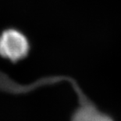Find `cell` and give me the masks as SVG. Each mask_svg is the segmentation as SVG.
<instances>
[{
	"label": "cell",
	"mask_w": 121,
	"mask_h": 121,
	"mask_svg": "<svg viewBox=\"0 0 121 121\" xmlns=\"http://www.w3.org/2000/svg\"><path fill=\"white\" fill-rule=\"evenodd\" d=\"M30 45L26 36L16 29H7L0 35V56L17 62L28 54Z\"/></svg>",
	"instance_id": "1"
},
{
	"label": "cell",
	"mask_w": 121,
	"mask_h": 121,
	"mask_svg": "<svg viewBox=\"0 0 121 121\" xmlns=\"http://www.w3.org/2000/svg\"><path fill=\"white\" fill-rule=\"evenodd\" d=\"M78 99L80 105L73 113L71 121H113L109 116L100 112L84 94Z\"/></svg>",
	"instance_id": "2"
}]
</instances>
